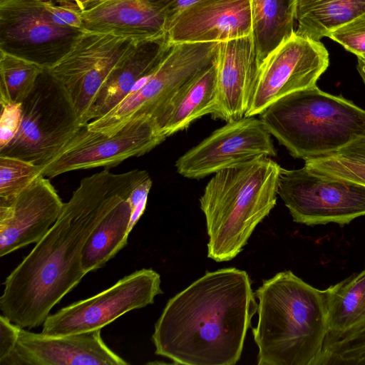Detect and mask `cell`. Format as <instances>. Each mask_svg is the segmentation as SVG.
<instances>
[{
	"label": "cell",
	"mask_w": 365,
	"mask_h": 365,
	"mask_svg": "<svg viewBox=\"0 0 365 365\" xmlns=\"http://www.w3.org/2000/svg\"><path fill=\"white\" fill-rule=\"evenodd\" d=\"M148 176L144 170L114 173L106 168L83 178L53 227L6 278L2 314L23 329L43 325L52 308L86 274L81 255L91 232Z\"/></svg>",
	"instance_id": "6da1fadb"
},
{
	"label": "cell",
	"mask_w": 365,
	"mask_h": 365,
	"mask_svg": "<svg viewBox=\"0 0 365 365\" xmlns=\"http://www.w3.org/2000/svg\"><path fill=\"white\" fill-rule=\"evenodd\" d=\"M257 307L245 271L207 272L168 301L152 335L155 354L175 364L235 365Z\"/></svg>",
	"instance_id": "7a4b0ae2"
},
{
	"label": "cell",
	"mask_w": 365,
	"mask_h": 365,
	"mask_svg": "<svg viewBox=\"0 0 365 365\" xmlns=\"http://www.w3.org/2000/svg\"><path fill=\"white\" fill-rule=\"evenodd\" d=\"M258 365H317L328 334L324 290L292 271L264 280L256 290Z\"/></svg>",
	"instance_id": "3957f363"
},
{
	"label": "cell",
	"mask_w": 365,
	"mask_h": 365,
	"mask_svg": "<svg viewBox=\"0 0 365 365\" xmlns=\"http://www.w3.org/2000/svg\"><path fill=\"white\" fill-rule=\"evenodd\" d=\"M280 168L263 156L214 173L200 198L209 258L229 261L242 250L257 225L276 205Z\"/></svg>",
	"instance_id": "277c9868"
},
{
	"label": "cell",
	"mask_w": 365,
	"mask_h": 365,
	"mask_svg": "<svg viewBox=\"0 0 365 365\" xmlns=\"http://www.w3.org/2000/svg\"><path fill=\"white\" fill-rule=\"evenodd\" d=\"M259 119L292 157L304 160L333 155L365 135V110L317 86L279 98Z\"/></svg>",
	"instance_id": "5b68a950"
},
{
	"label": "cell",
	"mask_w": 365,
	"mask_h": 365,
	"mask_svg": "<svg viewBox=\"0 0 365 365\" xmlns=\"http://www.w3.org/2000/svg\"><path fill=\"white\" fill-rule=\"evenodd\" d=\"M218 47L219 42L173 43L158 67L108 113L86 124L88 128L112 134L136 118L155 120L182 90L217 62Z\"/></svg>",
	"instance_id": "8992f818"
},
{
	"label": "cell",
	"mask_w": 365,
	"mask_h": 365,
	"mask_svg": "<svg viewBox=\"0 0 365 365\" xmlns=\"http://www.w3.org/2000/svg\"><path fill=\"white\" fill-rule=\"evenodd\" d=\"M20 126L0 155L39 166L49 163L82 125L63 87L45 69L21 103Z\"/></svg>",
	"instance_id": "52a82bcc"
},
{
	"label": "cell",
	"mask_w": 365,
	"mask_h": 365,
	"mask_svg": "<svg viewBox=\"0 0 365 365\" xmlns=\"http://www.w3.org/2000/svg\"><path fill=\"white\" fill-rule=\"evenodd\" d=\"M277 194L297 223L344 225L365 216V186L322 175L305 165L280 168Z\"/></svg>",
	"instance_id": "ba28073f"
},
{
	"label": "cell",
	"mask_w": 365,
	"mask_h": 365,
	"mask_svg": "<svg viewBox=\"0 0 365 365\" xmlns=\"http://www.w3.org/2000/svg\"><path fill=\"white\" fill-rule=\"evenodd\" d=\"M166 138L148 116L134 118L112 134L91 130L85 125L41 167V175L52 178L73 170L110 168L128 158L145 155Z\"/></svg>",
	"instance_id": "9c48e42d"
},
{
	"label": "cell",
	"mask_w": 365,
	"mask_h": 365,
	"mask_svg": "<svg viewBox=\"0 0 365 365\" xmlns=\"http://www.w3.org/2000/svg\"><path fill=\"white\" fill-rule=\"evenodd\" d=\"M110 33L83 30L69 51L46 69L63 87L82 125L98 92L108 75L136 43Z\"/></svg>",
	"instance_id": "30bf717a"
},
{
	"label": "cell",
	"mask_w": 365,
	"mask_h": 365,
	"mask_svg": "<svg viewBox=\"0 0 365 365\" xmlns=\"http://www.w3.org/2000/svg\"><path fill=\"white\" fill-rule=\"evenodd\" d=\"M162 293L160 274L141 269L91 297L49 314L41 332L61 336L101 329L125 313L153 304Z\"/></svg>",
	"instance_id": "8fae6325"
},
{
	"label": "cell",
	"mask_w": 365,
	"mask_h": 365,
	"mask_svg": "<svg viewBox=\"0 0 365 365\" xmlns=\"http://www.w3.org/2000/svg\"><path fill=\"white\" fill-rule=\"evenodd\" d=\"M84 29L62 26L39 0H0V51L48 69Z\"/></svg>",
	"instance_id": "7c38bea8"
},
{
	"label": "cell",
	"mask_w": 365,
	"mask_h": 365,
	"mask_svg": "<svg viewBox=\"0 0 365 365\" xmlns=\"http://www.w3.org/2000/svg\"><path fill=\"white\" fill-rule=\"evenodd\" d=\"M329 65V53L320 41L294 32L260 64L245 116L259 115L279 98L316 86Z\"/></svg>",
	"instance_id": "4fadbf2b"
},
{
	"label": "cell",
	"mask_w": 365,
	"mask_h": 365,
	"mask_svg": "<svg viewBox=\"0 0 365 365\" xmlns=\"http://www.w3.org/2000/svg\"><path fill=\"white\" fill-rule=\"evenodd\" d=\"M276 155L271 134L260 119L245 116L215 130L180 156L175 165L183 177L200 179L254 158Z\"/></svg>",
	"instance_id": "5bb4252c"
},
{
	"label": "cell",
	"mask_w": 365,
	"mask_h": 365,
	"mask_svg": "<svg viewBox=\"0 0 365 365\" xmlns=\"http://www.w3.org/2000/svg\"><path fill=\"white\" fill-rule=\"evenodd\" d=\"M63 205L42 175L14 198L0 199V257L41 240L59 217Z\"/></svg>",
	"instance_id": "9a60e30c"
},
{
	"label": "cell",
	"mask_w": 365,
	"mask_h": 365,
	"mask_svg": "<svg viewBox=\"0 0 365 365\" xmlns=\"http://www.w3.org/2000/svg\"><path fill=\"white\" fill-rule=\"evenodd\" d=\"M125 365L104 343L101 329L49 336L20 329L14 354L1 365Z\"/></svg>",
	"instance_id": "2e32d148"
},
{
	"label": "cell",
	"mask_w": 365,
	"mask_h": 365,
	"mask_svg": "<svg viewBox=\"0 0 365 365\" xmlns=\"http://www.w3.org/2000/svg\"><path fill=\"white\" fill-rule=\"evenodd\" d=\"M250 0H205L180 14L166 35L171 43L220 42L251 35Z\"/></svg>",
	"instance_id": "e0dca14e"
},
{
	"label": "cell",
	"mask_w": 365,
	"mask_h": 365,
	"mask_svg": "<svg viewBox=\"0 0 365 365\" xmlns=\"http://www.w3.org/2000/svg\"><path fill=\"white\" fill-rule=\"evenodd\" d=\"M216 64L218 98L211 116L226 122L245 117L259 67L252 36L219 42Z\"/></svg>",
	"instance_id": "ac0fdd59"
},
{
	"label": "cell",
	"mask_w": 365,
	"mask_h": 365,
	"mask_svg": "<svg viewBox=\"0 0 365 365\" xmlns=\"http://www.w3.org/2000/svg\"><path fill=\"white\" fill-rule=\"evenodd\" d=\"M167 35L138 41L115 66L98 92L86 117V124L108 113L144 77L160 64L172 47Z\"/></svg>",
	"instance_id": "d6986e66"
},
{
	"label": "cell",
	"mask_w": 365,
	"mask_h": 365,
	"mask_svg": "<svg viewBox=\"0 0 365 365\" xmlns=\"http://www.w3.org/2000/svg\"><path fill=\"white\" fill-rule=\"evenodd\" d=\"M84 30L110 33L136 41L166 35L163 13L149 0H113L82 12Z\"/></svg>",
	"instance_id": "ffe728a7"
},
{
	"label": "cell",
	"mask_w": 365,
	"mask_h": 365,
	"mask_svg": "<svg viewBox=\"0 0 365 365\" xmlns=\"http://www.w3.org/2000/svg\"><path fill=\"white\" fill-rule=\"evenodd\" d=\"M216 63L182 90L155 120L163 135L168 138L215 111L218 98Z\"/></svg>",
	"instance_id": "44dd1931"
},
{
	"label": "cell",
	"mask_w": 365,
	"mask_h": 365,
	"mask_svg": "<svg viewBox=\"0 0 365 365\" xmlns=\"http://www.w3.org/2000/svg\"><path fill=\"white\" fill-rule=\"evenodd\" d=\"M251 36L259 66L295 32V0H250Z\"/></svg>",
	"instance_id": "7402d4cb"
},
{
	"label": "cell",
	"mask_w": 365,
	"mask_h": 365,
	"mask_svg": "<svg viewBox=\"0 0 365 365\" xmlns=\"http://www.w3.org/2000/svg\"><path fill=\"white\" fill-rule=\"evenodd\" d=\"M365 13V0H295V34L314 41Z\"/></svg>",
	"instance_id": "603a6c76"
},
{
	"label": "cell",
	"mask_w": 365,
	"mask_h": 365,
	"mask_svg": "<svg viewBox=\"0 0 365 365\" xmlns=\"http://www.w3.org/2000/svg\"><path fill=\"white\" fill-rule=\"evenodd\" d=\"M324 291L327 338H336L365 326V269Z\"/></svg>",
	"instance_id": "cb8c5ba5"
},
{
	"label": "cell",
	"mask_w": 365,
	"mask_h": 365,
	"mask_svg": "<svg viewBox=\"0 0 365 365\" xmlns=\"http://www.w3.org/2000/svg\"><path fill=\"white\" fill-rule=\"evenodd\" d=\"M128 197L106 214L85 243L81 264L86 274L102 267L127 245L131 217Z\"/></svg>",
	"instance_id": "d4e9b609"
},
{
	"label": "cell",
	"mask_w": 365,
	"mask_h": 365,
	"mask_svg": "<svg viewBox=\"0 0 365 365\" xmlns=\"http://www.w3.org/2000/svg\"><path fill=\"white\" fill-rule=\"evenodd\" d=\"M46 68L21 57L0 51V102L22 103Z\"/></svg>",
	"instance_id": "484cf974"
},
{
	"label": "cell",
	"mask_w": 365,
	"mask_h": 365,
	"mask_svg": "<svg viewBox=\"0 0 365 365\" xmlns=\"http://www.w3.org/2000/svg\"><path fill=\"white\" fill-rule=\"evenodd\" d=\"M317 365H365V326L327 338Z\"/></svg>",
	"instance_id": "4316f807"
},
{
	"label": "cell",
	"mask_w": 365,
	"mask_h": 365,
	"mask_svg": "<svg viewBox=\"0 0 365 365\" xmlns=\"http://www.w3.org/2000/svg\"><path fill=\"white\" fill-rule=\"evenodd\" d=\"M41 166L0 155V199L11 200L41 175Z\"/></svg>",
	"instance_id": "83f0119b"
},
{
	"label": "cell",
	"mask_w": 365,
	"mask_h": 365,
	"mask_svg": "<svg viewBox=\"0 0 365 365\" xmlns=\"http://www.w3.org/2000/svg\"><path fill=\"white\" fill-rule=\"evenodd\" d=\"M304 165L322 175L365 186V165L330 155L304 160Z\"/></svg>",
	"instance_id": "f1b7e54d"
},
{
	"label": "cell",
	"mask_w": 365,
	"mask_h": 365,
	"mask_svg": "<svg viewBox=\"0 0 365 365\" xmlns=\"http://www.w3.org/2000/svg\"><path fill=\"white\" fill-rule=\"evenodd\" d=\"M329 38L356 56H365V13L332 31Z\"/></svg>",
	"instance_id": "f546056e"
},
{
	"label": "cell",
	"mask_w": 365,
	"mask_h": 365,
	"mask_svg": "<svg viewBox=\"0 0 365 365\" xmlns=\"http://www.w3.org/2000/svg\"><path fill=\"white\" fill-rule=\"evenodd\" d=\"M50 17L58 25L83 29V9L76 0H39Z\"/></svg>",
	"instance_id": "4dcf8cb0"
},
{
	"label": "cell",
	"mask_w": 365,
	"mask_h": 365,
	"mask_svg": "<svg viewBox=\"0 0 365 365\" xmlns=\"http://www.w3.org/2000/svg\"><path fill=\"white\" fill-rule=\"evenodd\" d=\"M1 106L0 149L15 136L22 116L21 103H1Z\"/></svg>",
	"instance_id": "1f68e13d"
},
{
	"label": "cell",
	"mask_w": 365,
	"mask_h": 365,
	"mask_svg": "<svg viewBox=\"0 0 365 365\" xmlns=\"http://www.w3.org/2000/svg\"><path fill=\"white\" fill-rule=\"evenodd\" d=\"M152 184L153 181L150 177L148 176L133 189L128 197L131 207L130 232L145 211Z\"/></svg>",
	"instance_id": "d6a6232c"
},
{
	"label": "cell",
	"mask_w": 365,
	"mask_h": 365,
	"mask_svg": "<svg viewBox=\"0 0 365 365\" xmlns=\"http://www.w3.org/2000/svg\"><path fill=\"white\" fill-rule=\"evenodd\" d=\"M21 327L3 314L0 317V364L11 356L17 344Z\"/></svg>",
	"instance_id": "836d02e7"
},
{
	"label": "cell",
	"mask_w": 365,
	"mask_h": 365,
	"mask_svg": "<svg viewBox=\"0 0 365 365\" xmlns=\"http://www.w3.org/2000/svg\"><path fill=\"white\" fill-rule=\"evenodd\" d=\"M150 3L160 9L165 15L166 31L183 11L205 0H149Z\"/></svg>",
	"instance_id": "e575fe53"
},
{
	"label": "cell",
	"mask_w": 365,
	"mask_h": 365,
	"mask_svg": "<svg viewBox=\"0 0 365 365\" xmlns=\"http://www.w3.org/2000/svg\"><path fill=\"white\" fill-rule=\"evenodd\" d=\"M332 155L365 165V135L358 136Z\"/></svg>",
	"instance_id": "d590c367"
},
{
	"label": "cell",
	"mask_w": 365,
	"mask_h": 365,
	"mask_svg": "<svg viewBox=\"0 0 365 365\" xmlns=\"http://www.w3.org/2000/svg\"><path fill=\"white\" fill-rule=\"evenodd\" d=\"M357 70L365 83V58L362 56H357Z\"/></svg>",
	"instance_id": "8d00e7d4"
},
{
	"label": "cell",
	"mask_w": 365,
	"mask_h": 365,
	"mask_svg": "<svg viewBox=\"0 0 365 365\" xmlns=\"http://www.w3.org/2000/svg\"><path fill=\"white\" fill-rule=\"evenodd\" d=\"M110 1H113V0H93V1L89 3L84 8V9L83 11L86 10V9H91V8H93L95 6H97L98 5H101V4H103V3H106V2Z\"/></svg>",
	"instance_id": "74e56055"
},
{
	"label": "cell",
	"mask_w": 365,
	"mask_h": 365,
	"mask_svg": "<svg viewBox=\"0 0 365 365\" xmlns=\"http://www.w3.org/2000/svg\"><path fill=\"white\" fill-rule=\"evenodd\" d=\"M78 4L81 6L82 9L83 10L84 8L91 1L93 0H76Z\"/></svg>",
	"instance_id": "f35d334b"
},
{
	"label": "cell",
	"mask_w": 365,
	"mask_h": 365,
	"mask_svg": "<svg viewBox=\"0 0 365 365\" xmlns=\"http://www.w3.org/2000/svg\"><path fill=\"white\" fill-rule=\"evenodd\" d=\"M362 57H364V58H365V56H362Z\"/></svg>",
	"instance_id": "ab89813d"
}]
</instances>
